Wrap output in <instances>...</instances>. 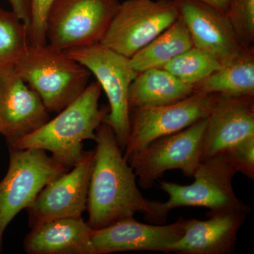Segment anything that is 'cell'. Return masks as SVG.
Returning <instances> with one entry per match:
<instances>
[{
  "label": "cell",
  "instance_id": "6da1fadb",
  "mask_svg": "<svg viewBox=\"0 0 254 254\" xmlns=\"http://www.w3.org/2000/svg\"><path fill=\"white\" fill-rule=\"evenodd\" d=\"M94 141L96 147L86 205L91 228H103L138 212L144 214L148 222L165 223L160 202L146 199L138 190L136 174L124 158L111 127L102 123Z\"/></svg>",
  "mask_w": 254,
  "mask_h": 254
},
{
  "label": "cell",
  "instance_id": "30bf717a",
  "mask_svg": "<svg viewBox=\"0 0 254 254\" xmlns=\"http://www.w3.org/2000/svg\"><path fill=\"white\" fill-rule=\"evenodd\" d=\"M213 95L194 92L173 104L130 110V133L125 160L150 142L182 131L208 117Z\"/></svg>",
  "mask_w": 254,
  "mask_h": 254
},
{
  "label": "cell",
  "instance_id": "52a82bcc",
  "mask_svg": "<svg viewBox=\"0 0 254 254\" xmlns=\"http://www.w3.org/2000/svg\"><path fill=\"white\" fill-rule=\"evenodd\" d=\"M120 5L118 0H55L47 18V43L63 51L101 43Z\"/></svg>",
  "mask_w": 254,
  "mask_h": 254
},
{
  "label": "cell",
  "instance_id": "e0dca14e",
  "mask_svg": "<svg viewBox=\"0 0 254 254\" xmlns=\"http://www.w3.org/2000/svg\"><path fill=\"white\" fill-rule=\"evenodd\" d=\"M93 229L81 218H62L32 227L23 241L28 254H96Z\"/></svg>",
  "mask_w": 254,
  "mask_h": 254
},
{
  "label": "cell",
  "instance_id": "9c48e42d",
  "mask_svg": "<svg viewBox=\"0 0 254 254\" xmlns=\"http://www.w3.org/2000/svg\"><path fill=\"white\" fill-rule=\"evenodd\" d=\"M179 16L177 0H126L100 43L130 59Z\"/></svg>",
  "mask_w": 254,
  "mask_h": 254
},
{
  "label": "cell",
  "instance_id": "ba28073f",
  "mask_svg": "<svg viewBox=\"0 0 254 254\" xmlns=\"http://www.w3.org/2000/svg\"><path fill=\"white\" fill-rule=\"evenodd\" d=\"M207 118L190 127L160 137L126 159L144 190L168 170H180L186 177H193L201 163L203 138Z\"/></svg>",
  "mask_w": 254,
  "mask_h": 254
},
{
  "label": "cell",
  "instance_id": "9a60e30c",
  "mask_svg": "<svg viewBox=\"0 0 254 254\" xmlns=\"http://www.w3.org/2000/svg\"><path fill=\"white\" fill-rule=\"evenodd\" d=\"M177 1L180 17L188 28L193 46L208 52L222 65L247 48L241 45L226 15L198 0Z\"/></svg>",
  "mask_w": 254,
  "mask_h": 254
},
{
  "label": "cell",
  "instance_id": "3957f363",
  "mask_svg": "<svg viewBox=\"0 0 254 254\" xmlns=\"http://www.w3.org/2000/svg\"><path fill=\"white\" fill-rule=\"evenodd\" d=\"M23 81L41 96L49 113H58L88 86L91 73L66 51L29 43L14 64Z\"/></svg>",
  "mask_w": 254,
  "mask_h": 254
},
{
  "label": "cell",
  "instance_id": "484cf974",
  "mask_svg": "<svg viewBox=\"0 0 254 254\" xmlns=\"http://www.w3.org/2000/svg\"><path fill=\"white\" fill-rule=\"evenodd\" d=\"M12 11L27 26H29L31 17V1L30 0H8Z\"/></svg>",
  "mask_w": 254,
  "mask_h": 254
},
{
  "label": "cell",
  "instance_id": "ffe728a7",
  "mask_svg": "<svg viewBox=\"0 0 254 254\" xmlns=\"http://www.w3.org/2000/svg\"><path fill=\"white\" fill-rule=\"evenodd\" d=\"M193 47L188 28L179 16L175 22L130 58L138 73L163 68L174 58Z\"/></svg>",
  "mask_w": 254,
  "mask_h": 254
},
{
  "label": "cell",
  "instance_id": "603a6c76",
  "mask_svg": "<svg viewBox=\"0 0 254 254\" xmlns=\"http://www.w3.org/2000/svg\"><path fill=\"white\" fill-rule=\"evenodd\" d=\"M225 15L241 45L253 46L254 0H230Z\"/></svg>",
  "mask_w": 254,
  "mask_h": 254
},
{
  "label": "cell",
  "instance_id": "2e32d148",
  "mask_svg": "<svg viewBox=\"0 0 254 254\" xmlns=\"http://www.w3.org/2000/svg\"><path fill=\"white\" fill-rule=\"evenodd\" d=\"M208 220H186L185 232L169 253L229 254L235 250L237 234L247 214L240 212L208 213Z\"/></svg>",
  "mask_w": 254,
  "mask_h": 254
},
{
  "label": "cell",
  "instance_id": "d4e9b609",
  "mask_svg": "<svg viewBox=\"0 0 254 254\" xmlns=\"http://www.w3.org/2000/svg\"><path fill=\"white\" fill-rule=\"evenodd\" d=\"M237 173L254 180V136L246 138L223 152Z\"/></svg>",
  "mask_w": 254,
  "mask_h": 254
},
{
  "label": "cell",
  "instance_id": "cb8c5ba5",
  "mask_svg": "<svg viewBox=\"0 0 254 254\" xmlns=\"http://www.w3.org/2000/svg\"><path fill=\"white\" fill-rule=\"evenodd\" d=\"M31 17L28 26V41L33 45H46V21L55 0H30Z\"/></svg>",
  "mask_w": 254,
  "mask_h": 254
},
{
  "label": "cell",
  "instance_id": "ac0fdd59",
  "mask_svg": "<svg viewBox=\"0 0 254 254\" xmlns=\"http://www.w3.org/2000/svg\"><path fill=\"white\" fill-rule=\"evenodd\" d=\"M194 93V88L184 83L163 68L138 73L128 90L130 110L173 104Z\"/></svg>",
  "mask_w": 254,
  "mask_h": 254
},
{
  "label": "cell",
  "instance_id": "7402d4cb",
  "mask_svg": "<svg viewBox=\"0 0 254 254\" xmlns=\"http://www.w3.org/2000/svg\"><path fill=\"white\" fill-rule=\"evenodd\" d=\"M28 44L27 26L14 11L0 7V67L14 66Z\"/></svg>",
  "mask_w": 254,
  "mask_h": 254
},
{
  "label": "cell",
  "instance_id": "5b68a950",
  "mask_svg": "<svg viewBox=\"0 0 254 254\" xmlns=\"http://www.w3.org/2000/svg\"><path fill=\"white\" fill-rule=\"evenodd\" d=\"M93 73L109 101V113L103 123L111 127L124 151L130 133L128 90L138 72L130 59L101 43L66 51Z\"/></svg>",
  "mask_w": 254,
  "mask_h": 254
},
{
  "label": "cell",
  "instance_id": "44dd1931",
  "mask_svg": "<svg viewBox=\"0 0 254 254\" xmlns=\"http://www.w3.org/2000/svg\"><path fill=\"white\" fill-rule=\"evenodd\" d=\"M222 64L208 52L192 47L163 66L184 83L194 87L218 71Z\"/></svg>",
  "mask_w": 254,
  "mask_h": 254
},
{
  "label": "cell",
  "instance_id": "277c9868",
  "mask_svg": "<svg viewBox=\"0 0 254 254\" xmlns=\"http://www.w3.org/2000/svg\"><path fill=\"white\" fill-rule=\"evenodd\" d=\"M236 170L224 153L205 159L195 172L194 182L190 185L160 182V189L169 195V200L160 202V215L166 222L170 210L180 207H204L210 213H250L251 208L235 195L232 181Z\"/></svg>",
  "mask_w": 254,
  "mask_h": 254
},
{
  "label": "cell",
  "instance_id": "8fae6325",
  "mask_svg": "<svg viewBox=\"0 0 254 254\" xmlns=\"http://www.w3.org/2000/svg\"><path fill=\"white\" fill-rule=\"evenodd\" d=\"M95 150L84 151L79 162L46 185L27 208L29 226L62 218H81L86 210Z\"/></svg>",
  "mask_w": 254,
  "mask_h": 254
},
{
  "label": "cell",
  "instance_id": "4fadbf2b",
  "mask_svg": "<svg viewBox=\"0 0 254 254\" xmlns=\"http://www.w3.org/2000/svg\"><path fill=\"white\" fill-rule=\"evenodd\" d=\"M185 224L183 218L170 225H155L129 217L93 230L92 243L96 254L138 251L169 253L171 246L183 235Z\"/></svg>",
  "mask_w": 254,
  "mask_h": 254
},
{
  "label": "cell",
  "instance_id": "4316f807",
  "mask_svg": "<svg viewBox=\"0 0 254 254\" xmlns=\"http://www.w3.org/2000/svg\"><path fill=\"white\" fill-rule=\"evenodd\" d=\"M225 14L230 0H198Z\"/></svg>",
  "mask_w": 254,
  "mask_h": 254
},
{
  "label": "cell",
  "instance_id": "8992f818",
  "mask_svg": "<svg viewBox=\"0 0 254 254\" xmlns=\"http://www.w3.org/2000/svg\"><path fill=\"white\" fill-rule=\"evenodd\" d=\"M7 173L0 182V252L6 227L50 182L68 171L46 151L9 148Z\"/></svg>",
  "mask_w": 254,
  "mask_h": 254
},
{
  "label": "cell",
  "instance_id": "7a4b0ae2",
  "mask_svg": "<svg viewBox=\"0 0 254 254\" xmlns=\"http://www.w3.org/2000/svg\"><path fill=\"white\" fill-rule=\"evenodd\" d=\"M101 91L100 83L92 82L55 118L10 148L48 151L65 168H72L83 157V141H94L97 128L109 113V107H99Z\"/></svg>",
  "mask_w": 254,
  "mask_h": 254
},
{
  "label": "cell",
  "instance_id": "5bb4252c",
  "mask_svg": "<svg viewBox=\"0 0 254 254\" xmlns=\"http://www.w3.org/2000/svg\"><path fill=\"white\" fill-rule=\"evenodd\" d=\"M213 95L207 117L202 161L254 136V96Z\"/></svg>",
  "mask_w": 254,
  "mask_h": 254
},
{
  "label": "cell",
  "instance_id": "d6986e66",
  "mask_svg": "<svg viewBox=\"0 0 254 254\" xmlns=\"http://www.w3.org/2000/svg\"><path fill=\"white\" fill-rule=\"evenodd\" d=\"M194 92L227 96H254V49L246 48L230 63L222 65L203 81Z\"/></svg>",
  "mask_w": 254,
  "mask_h": 254
},
{
  "label": "cell",
  "instance_id": "7c38bea8",
  "mask_svg": "<svg viewBox=\"0 0 254 254\" xmlns=\"http://www.w3.org/2000/svg\"><path fill=\"white\" fill-rule=\"evenodd\" d=\"M49 120L50 113L41 96L23 81L14 66L0 67V133L8 147Z\"/></svg>",
  "mask_w": 254,
  "mask_h": 254
}]
</instances>
